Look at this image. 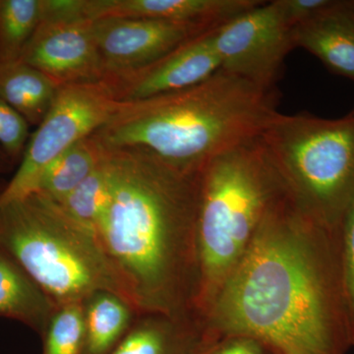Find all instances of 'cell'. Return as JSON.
I'll return each mask as SVG.
<instances>
[{"mask_svg":"<svg viewBox=\"0 0 354 354\" xmlns=\"http://www.w3.org/2000/svg\"><path fill=\"white\" fill-rule=\"evenodd\" d=\"M277 113L274 91L218 70L190 88L120 102L93 136L104 149H143L198 171L220 153L261 136Z\"/></svg>","mask_w":354,"mask_h":354,"instance_id":"3","label":"cell"},{"mask_svg":"<svg viewBox=\"0 0 354 354\" xmlns=\"http://www.w3.org/2000/svg\"><path fill=\"white\" fill-rule=\"evenodd\" d=\"M259 0H83L88 19L127 18L195 23L218 28L250 10Z\"/></svg>","mask_w":354,"mask_h":354,"instance_id":"12","label":"cell"},{"mask_svg":"<svg viewBox=\"0 0 354 354\" xmlns=\"http://www.w3.org/2000/svg\"><path fill=\"white\" fill-rule=\"evenodd\" d=\"M295 48H304L333 73L354 82V0L292 28Z\"/></svg>","mask_w":354,"mask_h":354,"instance_id":"14","label":"cell"},{"mask_svg":"<svg viewBox=\"0 0 354 354\" xmlns=\"http://www.w3.org/2000/svg\"><path fill=\"white\" fill-rule=\"evenodd\" d=\"M221 70L274 91L286 55L295 48L292 28L277 0L263 1L214 31Z\"/></svg>","mask_w":354,"mask_h":354,"instance_id":"9","label":"cell"},{"mask_svg":"<svg viewBox=\"0 0 354 354\" xmlns=\"http://www.w3.org/2000/svg\"><path fill=\"white\" fill-rule=\"evenodd\" d=\"M29 128L21 114L0 100V147L16 165L20 164L31 136Z\"/></svg>","mask_w":354,"mask_h":354,"instance_id":"23","label":"cell"},{"mask_svg":"<svg viewBox=\"0 0 354 354\" xmlns=\"http://www.w3.org/2000/svg\"><path fill=\"white\" fill-rule=\"evenodd\" d=\"M58 86L38 69L18 60L0 64V100L38 127L48 113Z\"/></svg>","mask_w":354,"mask_h":354,"instance_id":"17","label":"cell"},{"mask_svg":"<svg viewBox=\"0 0 354 354\" xmlns=\"http://www.w3.org/2000/svg\"><path fill=\"white\" fill-rule=\"evenodd\" d=\"M260 137L291 201L337 234L354 196V109L339 120L277 113Z\"/></svg>","mask_w":354,"mask_h":354,"instance_id":"6","label":"cell"},{"mask_svg":"<svg viewBox=\"0 0 354 354\" xmlns=\"http://www.w3.org/2000/svg\"><path fill=\"white\" fill-rule=\"evenodd\" d=\"M211 339L245 335L274 354H344L351 348L337 234L290 197L267 216L203 318Z\"/></svg>","mask_w":354,"mask_h":354,"instance_id":"1","label":"cell"},{"mask_svg":"<svg viewBox=\"0 0 354 354\" xmlns=\"http://www.w3.org/2000/svg\"><path fill=\"white\" fill-rule=\"evenodd\" d=\"M41 337L43 354H82L83 302L57 306Z\"/></svg>","mask_w":354,"mask_h":354,"instance_id":"21","label":"cell"},{"mask_svg":"<svg viewBox=\"0 0 354 354\" xmlns=\"http://www.w3.org/2000/svg\"><path fill=\"white\" fill-rule=\"evenodd\" d=\"M337 241L349 344L354 346V196L342 216Z\"/></svg>","mask_w":354,"mask_h":354,"instance_id":"22","label":"cell"},{"mask_svg":"<svg viewBox=\"0 0 354 354\" xmlns=\"http://www.w3.org/2000/svg\"><path fill=\"white\" fill-rule=\"evenodd\" d=\"M0 249L57 306L83 302L99 290L111 291L130 304L95 230L41 193L0 206Z\"/></svg>","mask_w":354,"mask_h":354,"instance_id":"5","label":"cell"},{"mask_svg":"<svg viewBox=\"0 0 354 354\" xmlns=\"http://www.w3.org/2000/svg\"><path fill=\"white\" fill-rule=\"evenodd\" d=\"M214 29L216 28L165 20H93L104 81L153 64L191 39Z\"/></svg>","mask_w":354,"mask_h":354,"instance_id":"10","label":"cell"},{"mask_svg":"<svg viewBox=\"0 0 354 354\" xmlns=\"http://www.w3.org/2000/svg\"><path fill=\"white\" fill-rule=\"evenodd\" d=\"M288 195L261 137L220 153L200 176L195 312L204 318L267 216Z\"/></svg>","mask_w":354,"mask_h":354,"instance_id":"4","label":"cell"},{"mask_svg":"<svg viewBox=\"0 0 354 354\" xmlns=\"http://www.w3.org/2000/svg\"><path fill=\"white\" fill-rule=\"evenodd\" d=\"M82 354H109L120 344L138 315L124 298L99 290L83 301Z\"/></svg>","mask_w":354,"mask_h":354,"instance_id":"16","label":"cell"},{"mask_svg":"<svg viewBox=\"0 0 354 354\" xmlns=\"http://www.w3.org/2000/svg\"><path fill=\"white\" fill-rule=\"evenodd\" d=\"M209 341L199 317L142 313L109 354H198Z\"/></svg>","mask_w":354,"mask_h":354,"instance_id":"13","label":"cell"},{"mask_svg":"<svg viewBox=\"0 0 354 354\" xmlns=\"http://www.w3.org/2000/svg\"><path fill=\"white\" fill-rule=\"evenodd\" d=\"M109 197L111 183L104 155L99 167L57 203L71 218L95 232L108 207Z\"/></svg>","mask_w":354,"mask_h":354,"instance_id":"20","label":"cell"},{"mask_svg":"<svg viewBox=\"0 0 354 354\" xmlns=\"http://www.w3.org/2000/svg\"><path fill=\"white\" fill-rule=\"evenodd\" d=\"M346 0H277L281 13L291 28L330 12Z\"/></svg>","mask_w":354,"mask_h":354,"instance_id":"24","label":"cell"},{"mask_svg":"<svg viewBox=\"0 0 354 354\" xmlns=\"http://www.w3.org/2000/svg\"><path fill=\"white\" fill-rule=\"evenodd\" d=\"M120 104L104 82L59 87L50 111L30 136L17 171L0 192V206L34 193L48 165L104 127Z\"/></svg>","mask_w":354,"mask_h":354,"instance_id":"7","label":"cell"},{"mask_svg":"<svg viewBox=\"0 0 354 354\" xmlns=\"http://www.w3.org/2000/svg\"><path fill=\"white\" fill-rule=\"evenodd\" d=\"M111 197L95 234L137 313L197 316L201 171L106 149ZM198 317V316H197Z\"/></svg>","mask_w":354,"mask_h":354,"instance_id":"2","label":"cell"},{"mask_svg":"<svg viewBox=\"0 0 354 354\" xmlns=\"http://www.w3.org/2000/svg\"><path fill=\"white\" fill-rule=\"evenodd\" d=\"M15 165V162L9 158V156L4 152L3 149L0 147V174L10 171Z\"/></svg>","mask_w":354,"mask_h":354,"instance_id":"26","label":"cell"},{"mask_svg":"<svg viewBox=\"0 0 354 354\" xmlns=\"http://www.w3.org/2000/svg\"><path fill=\"white\" fill-rule=\"evenodd\" d=\"M20 60L58 87L102 82L93 20L84 13L83 0H44L43 18Z\"/></svg>","mask_w":354,"mask_h":354,"instance_id":"8","label":"cell"},{"mask_svg":"<svg viewBox=\"0 0 354 354\" xmlns=\"http://www.w3.org/2000/svg\"><path fill=\"white\" fill-rule=\"evenodd\" d=\"M55 308L17 261L0 249V317L24 324L41 337Z\"/></svg>","mask_w":354,"mask_h":354,"instance_id":"15","label":"cell"},{"mask_svg":"<svg viewBox=\"0 0 354 354\" xmlns=\"http://www.w3.org/2000/svg\"><path fill=\"white\" fill-rule=\"evenodd\" d=\"M198 354H274L262 342L245 335H221L209 339Z\"/></svg>","mask_w":354,"mask_h":354,"instance_id":"25","label":"cell"},{"mask_svg":"<svg viewBox=\"0 0 354 354\" xmlns=\"http://www.w3.org/2000/svg\"><path fill=\"white\" fill-rule=\"evenodd\" d=\"M215 30L191 39L153 64L104 83L120 102L140 101L197 85L221 70L214 44Z\"/></svg>","mask_w":354,"mask_h":354,"instance_id":"11","label":"cell"},{"mask_svg":"<svg viewBox=\"0 0 354 354\" xmlns=\"http://www.w3.org/2000/svg\"><path fill=\"white\" fill-rule=\"evenodd\" d=\"M44 15V0H0V64L18 62Z\"/></svg>","mask_w":354,"mask_h":354,"instance_id":"19","label":"cell"},{"mask_svg":"<svg viewBox=\"0 0 354 354\" xmlns=\"http://www.w3.org/2000/svg\"><path fill=\"white\" fill-rule=\"evenodd\" d=\"M104 155L106 149L93 134L81 139L48 165L35 192L62 201L99 167Z\"/></svg>","mask_w":354,"mask_h":354,"instance_id":"18","label":"cell"}]
</instances>
